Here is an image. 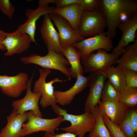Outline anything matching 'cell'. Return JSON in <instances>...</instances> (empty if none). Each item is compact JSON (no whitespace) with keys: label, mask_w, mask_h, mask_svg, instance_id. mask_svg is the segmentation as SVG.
Returning <instances> with one entry per match:
<instances>
[{"label":"cell","mask_w":137,"mask_h":137,"mask_svg":"<svg viewBox=\"0 0 137 137\" xmlns=\"http://www.w3.org/2000/svg\"><path fill=\"white\" fill-rule=\"evenodd\" d=\"M98 10L106 21L107 36L112 39L116 36L118 25L137 14V2L135 0H99Z\"/></svg>","instance_id":"6da1fadb"},{"label":"cell","mask_w":137,"mask_h":137,"mask_svg":"<svg viewBox=\"0 0 137 137\" xmlns=\"http://www.w3.org/2000/svg\"><path fill=\"white\" fill-rule=\"evenodd\" d=\"M52 107L58 116H62L63 122L67 121L70 123V126L60 129L65 132L74 133L78 137H84L86 133L91 132L94 128L96 119L92 114L86 112L78 115L69 114L57 104Z\"/></svg>","instance_id":"7a4b0ae2"},{"label":"cell","mask_w":137,"mask_h":137,"mask_svg":"<svg viewBox=\"0 0 137 137\" xmlns=\"http://www.w3.org/2000/svg\"><path fill=\"white\" fill-rule=\"evenodd\" d=\"M48 50V53L45 56L32 54L21 58L20 61L25 64H34L42 68L59 71L70 79L72 77L70 69V64L67 60L61 53Z\"/></svg>","instance_id":"3957f363"},{"label":"cell","mask_w":137,"mask_h":137,"mask_svg":"<svg viewBox=\"0 0 137 137\" xmlns=\"http://www.w3.org/2000/svg\"><path fill=\"white\" fill-rule=\"evenodd\" d=\"M123 52H112L109 53L104 49L97 50L86 57L81 58L84 72L90 73L97 70L104 71L115 63Z\"/></svg>","instance_id":"277c9868"},{"label":"cell","mask_w":137,"mask_h":137,"mask_svg":"<svg viewBox=\"0 0 137 137\" xmlns=\"http://www.w3.org/2000/svg\"><path fill=\"white\" fill-rule=\"evenodd\" d=\"M107 24L104 15L98 9L83 11L78 32L84 38L103 32Z\"/></svg>","instance_id":"5b68a950"},{"label":"cell","mask_w":137,"mask_h":137,"mask_svg":"<svg viewBox=\"0 0 137 137\" xmlns=\"http://www.w3.org/2000/svg\"><path fill=\"white\" fill-rule=\"evenodd\" d=\"M28 118L27 122L23 126L20 137L39 131H45L55 135V130L63 122L61 116L52 119L43 118L35 116L31 111L28 112Z\"/></svg>","instance_id":"8992f818"},{"label":"cell","mask_w":137,"mask_h":137,"mask_svg":"<svg viewBox=\"0 0 137 137\" xmlns=\"http://www.w3.org/2000/svg\"><path fill=\"white\" fill-rule=\"evenodd\" d=\"M39 71V77L35 83L33 92L41 93L40 104L43 107H52L57 103L54 95L53 84L57 82L62 83L64 80L59 78H56L50 81L46 82L47 77L51 73V70L40 68Z\"/></svg>","instance_id":"52a82bcc"},{"label":"cell","mask_w":137,"mask_h":137,"mask_svg":"<svg viewBox=\"0 0 137 137\" xmlns=\"http://www.w3.org/2000/svg\"><path fill=\"white\" fill-rule=\"evenodd\" d=\"M90 91L85 104L84 110L93 114L96 106L101 100L102 89L107 79L102 71L97 70L89 73Z\"/></svg>","instance_id":"ba28073f"},{"label":"cell","mask_w":137,"mask_h":137,"mask_svg":"<svg viewBox=\"0 0 137 137\" xmlns=\"http://www.w3.org/2000/svg\"><path fill=\"white\" fill-rule=\"evenodd\" d=\"M49 15L58 29L60 43L63 49L85 39L62 17L54 13Z\"/></svg>","instance_id":"9c48e42d"},{"label":"cell","mask_w":137,"mask_h":137,"mask_svg":"<svg viewBox=\"0 0 137 137\" xmlns=\"http://www.w3.org/2000/svg\"><path fill=\"white\" fill-rule=\"evenodd\" d=\"M32 79V77L27 82L25 96L22 98L13 101L12 106L13 110L19 114L29 111H31L35 116L42 118L38 104L41 94L39 92H34L31 91Z\"/></svg>","instance_id":"30bf717a"},{"label":"cell","mask_w":137,"mask_h":137,"mask_svg":"<svg viewBox=\"0 0 137 137\" xmlns=\"http://www.w3.org/2000/svg\"><path fill=\"white\" fill-rule=\"evenodd\" d=\"M73 45L80 52L81 58L85 57L95 50L111 51L113 48L112 39L105 32L76 43Z\"/></svg>","instance_id":"8fae6325"},{"label":"cell","mask_w":137,"mask_h":137,"mask_svg":"<svg viewBox=\"0 0 137 137\" xmlns=\"http://www.w3.org/2000/svg\"><path fill=\"white\" fill-rule=\"evenodd\" d=\"M5 35L2 43L7 50L4 54L6 56L20 54L27 51L32 42L28 35L16 29L12 33L5 32Z\"/></svg>","instance_id":"7c38bea8"},{"label":"cell","mask_w":137,"mask_h":137,"mask_svg":"<svg viewBox=\"0 0 137 137\" xmlns=\"http://www.w3.org/2000/svg\"><path fill=\"white\" fill-rule=\"evenodd\" d=\"M28 81V75L24 72L12 76L0 75V89L7 96L17 98L26 89Z\"/></svg>","instance_id":"4fadbf2b"},{"label":"cell","mask_w":137,"mask_h":137,"mask_svg":"<svg viewBox=\"0 0 137 137\" xmlns=\"http://www.w3.org/2000/svg\"><path fill=\"white\" fill-rule=\"evenodd\" d=\"M98 105L102 115L106 116L113 123L119 126L125 118L131 109L118 100H100Z\"/></svg>","instance_id":"5bb4252c"},{"label":"cell","mask_w":137,"mask_h":137,"mask_svg":"<svg viewBox=\"0 0 137 137\" xmlns=\"http://www.w3.org/2000/svg\"><path fill=\"white\" fill-rule=\"evenodd\" d=\"M55 7L48 5L39 6L35 9H27L25 14L27 19L24 24L19 26L16 29L28 35L32 42L37 44L35 39L36 22L40 16L46 14L53 13Z\"/></svg>","instance_id":"9a60e30c"},{"label":"cell","mask_w":137,"mask_h":137,"mask_svg":"<svg viewBox=\"0 0 137 137\" xmlns=\"http://www.w3.org/2000/svg\"><path fill=\"white\" fill-rule=\"evenodd\" d=\"M49 14L43 15L40 32L48 49L61 53L63 49L60 42L58 32L55 28Z\"/></svg>","instance_id":"2e32d148"},{"label":"cell","mask_w":137,"mask_h":137,"mask_svg":"<svg viewBox=\"0 0 137 137\" xmlns=\"http://www.w3.org/2000/svg\"><path fill=\"white\" fill-rule=\"evenodd\" d=\"M117 28L122 32V36L112 51L123 52L129 43L134 42L137 39L135 34L137 30V14L122 22Z\"/></svg>","instance_id":"e0dca14e"},{"label":"cell","mask_w":137,"mask_h":137,"mask_svg":"<svg viewBox=\"0 0 137 137\" xmlns=\"http://www.w3.org/2000/svg\"><path fill=\"white\" fill-rule=\"evenodd\" d=\"M76 79L74 85L68 90L65 91H54V95L57 103L63 106L70 104L77 94L89 86L90 79L89 75L87 76L78 75Z\"/></svg>","instance_id":"ac0fdd59"},{"label":"cell","mask_w":137,"mask_h":137,"mask_svg":"<svg viewBox=\"0 0 137 137\" xmlns=\"http://www.w3.org/2000/svg\"><path fill=\"white\" fill-rule=\"evenodd\" d=\"M29 112L19 114L13 110L7 117V123L0 133V137H20L23 126L28 120Z\"/></svg>","instance_id":"d6986e66"},{"label":"cell","mask_w":137,"mask_h":137,"mask_svg":"<svg viewBox=\"0 0 137 137\" xmlns=\"http://www.w3.org/2000/svg\"><path fill=\"white\" fill-rule=\"evenodd\" d=\"M83 11L79 4L74 3L62 8L55 7L53 13L65 19L75 30L78 32Z\"/></svg>","instance_id":"ffe728a7"},{"label":"cell","mask_w":137,"mask_h":137,"mask_svg":"<svg viewBox=\"0 0 137 137\" xmlns=\"http://www.w3.org/2000/svg\"><path fill=\"white\" fill-rule=\"evenodd\" d=\"M61 54L70 64V69L72 77L77 78L78 75L84 76V68L81 63V55L77 48L71 45L63 49Z\"/></svg>","instance_id":"44dd1931"},{"label":"cell","mask_w":137,"mask_h":137,"mask_svg":"<svg viewBox=\"0 0 137 137\" xmlns=\"http://www.w3.org/2000/svg\"><path fill=\"white\" fill-rule=\"evenodd\" d=\"M122 57L118 60L116 67L137 71V39L125 48Z\"/></svg>","instance_id":"7402d4cb"},{"label":"cell","mask_w":137,"mask_h":137,"mask_svg":"<svg viewBox=\"0 0 137 137\" xmlns=\"http://www.w3.org/2000/svg\"><path fill=\"white\" fill-rule=\"evenodd\" d=\"M102 71L105 73L108 80L118 92L127 87L123 69L111 66Z\"/></svg>","instance_id":"603a6c76"},{"label":"cell","mask_w":137,"mask_h":137,"mask_svg":"<svg viewBox=\"0 0 137 137\" xmlns=\"http://www.w3.org/2000/svg\"><path fill=\"white\" fill-rule=\"evenodd\" d=\"M93 114L96 119L95 124L92 131L89 132L88 137H112L104 122L98 105L95 107Z\"/></svg>","instance_id":"cb8c5ba5"},{"label":"cell","mask_w":137,"mask_h":137,"mask_svg":"<svg viewBox=\"0 0 137 137\" xmlns=\"http://www.w3.org/2000/svg\"><path fill=\"white\" fill-rule=\"evenodd\" d=\"M118 100L131 109L137 105V88L127 87L119 92Z\"/></svg>","instance_id":"d4e9b609"},{"label":"cell","mask_w":137,"mask_h":137,"mask_svg":"<svg viewBox=\"0 0 137 137\" xmlns=\"http://www.w3.org/2000/svg\"><path fill=\"white\" fill-rule=\"evenodd\" d=\"M119 92L108 81L105 82L102 91L101 101L118 100Z\"/></svg>","instance_id":"484cf974"},{"label":"cell","mask_w":137,"mask_h":137,"mask_svg":"<svg viewBox=\"0 0 137 137\" xmlns=\"http://www.w3.org/2000/svg\"><path fill=\"white\" fill-rule=\"evenodd\" d=\"M102 116L104 122L112 137H126L119 126L113 123L106 116Z\"/></svg>","instance_id":"4316f807"},{"label":"cell","mask_w":137,"mask_h":137,"mask_svg":"<svg viewBox=\"0 0 137 137\" xmlns=\"http://www.w3.org/2000/svg\"><path fill=\"white\" fill-rule=\"evenodd\" d=\"M0 10L9 19H11L15 11V7L9 0H0Z\"/></svg>","instance_id":"83f0119b"},{"label":"cell","mask_w":137,"mask_h":137,"mask_svg":"<svg viewBox=\"0 0 137 137\" xmlns=\"http://www.w3.org/2000/svg\"><path fill=\"white\" fill-rule=\"evenodd\" d=\"M123 70L127 87L137 88V71L129 69Z\"/></svg>","instance_id":"f1b7e54d"},{"label":"cell","mask_w":137,"mask_h":137,"mask_svg":"<svg viewBox=\"0 0 137 137\" xmlns=\"http://www.w3.org/2000/svg\"><path fill=\"white\" fill-rule=\"evenodd\" d=\"M130 110L126 117L119 126L126 137H136L131 125L130 121Z\"/></svg>","instance_id":"f546056e"},{"label":"cell","mask_w":137,"mask_h":137,"mask_svg":"<svg viewBox=\"0 0 137 137\" xmlns=\"http://www.w3.org/2000/svg\"><path fill=\"white\" fill-rule=\"evenodd\" d=\"M99 0H81L80 4L83 11L98 9Z\"/></svg>","instance_id":"4dcf8cb0"},{"label":"cell","mask_w":137,"mask_h":137,"mask_svg":"<svg viewBox=\"0 0 137 137\" xmlns=\"http://www.w3.org/2000/svg\"><path fill=\"white\" fill-rule=\"evenodd\" d=\"M130 121L133 130L135 134L137 132V110L135 108L130 109Z\"/></svg>","instance_id":"1f68e13d"},{"label":"cell","mask_w":137,"mask_h":137,"mask_svg":"<svg viewBox=\"0 0 137 137\" xmlns=\"http://www.w3.org/2000/svg\"><path fill=\"white\" fill-rule=\"evenodd\" d=\"M81 0H56V7L62 8L74 3L80 4Z\"/></svg>","instance_id":"d6a6232c"},{"label":"cell","mask_w":137,"mask_h":137,"mask_svg":"<svg viewBox=\"0 0 137 137\" xmlns=\"http://www.w3.org/2000/svg\"><path fill=\"white\" fill-rule=\"evenodd\" d=\"M54 135L55 137H76L77 135L72 133L65 132L55 134Z\"/></svg>","instance_id":"836d02e7"},{"label":"cell","mask_w":137,"mask_h":137,"mask_svg":"<svg viewBox=\"0 0 137 137\" xmlns=\"http://www.w3.org/2000/svg\"><path fill=\"white\" fill-rule=\"evenodd\" d=\"M56 0H40L38 2L39 6H47L50 3L55 4Z\"/></svg>","instance_id":"e575fe53"},{"label":"cell","mask_w":137,"mask_h":137,"mask_svg":"<svg viewBox=\"0 0 137 137\" xmlns=\"http://www.w3.org/2000/svg\"><path fill=\"white\" fill-rule=\"evenodd\" d=\"M5 32L0 35V49L3 51L6 50V48L2 42L5 37Z\"/></svg>","instance_id":"d590c367"},{"label":"cell","mask_w":137,"mask_h":137,"mask_svg":"<svg viewBox=\"0 0 137 137\" xmlns=\"http://www.w3.org/2000/svg\"><path fill=\"white\" fill-rule=\"evenodd\" d=\"M44 137H55L54 135H52L48 133L45 132Z\"/></svg>","instance_id":"8d00e7d4"},{"label":"cell","mask_w":137,"mask_h":137,"mask_svg":"<svg viewBox=\"0 0 137 137\" xmlns=\"http://www.w3.org/2000/svg\"><path fill=\"white\" fill-rule=\"evenodd\" d=\"M5 32H4V31L1 29H0V35L4 33Z\"/></svg>","instance_id":"74e56055"}]
</instances>
